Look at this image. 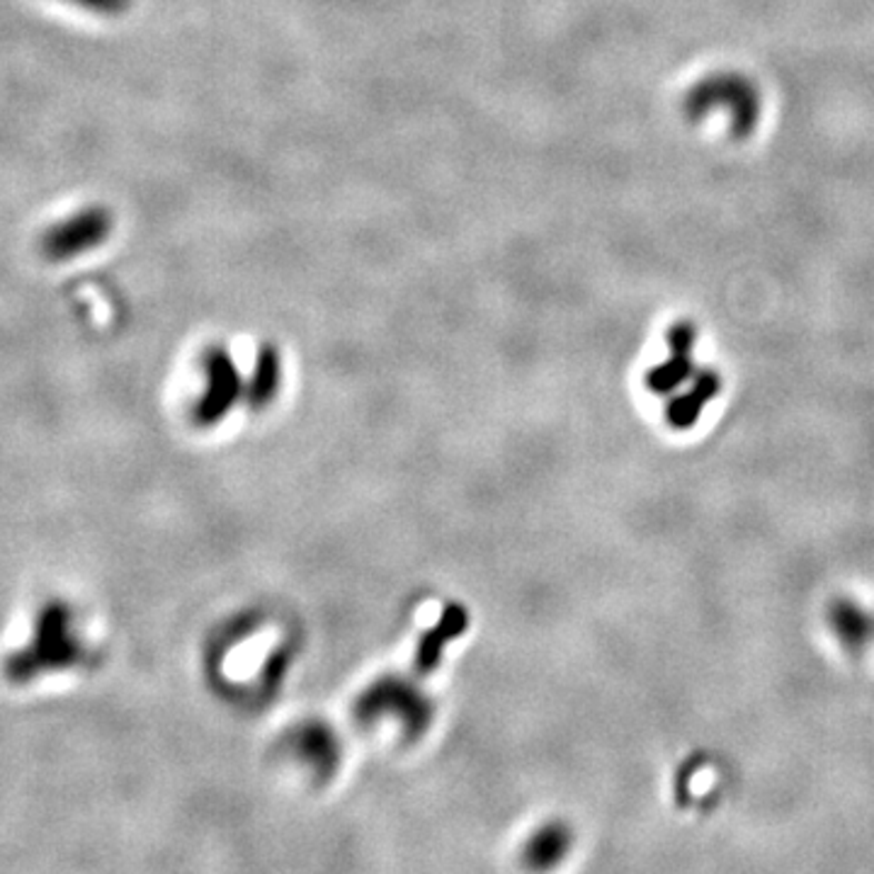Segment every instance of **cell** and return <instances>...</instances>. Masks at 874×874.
<instances>
[{"label": "cell", "instance_id": "cell-1", "mask_svg": "<svg viewBox=\"0 0 874 874\" xmlns=\"http://www.w3.org/2000/svg\"><path fill=\"white\" fill-rule=\"evenodd\" d=\"M114 231V214L106 204H88L51 224L39 239V253L49 263H69L106 245Z\"/></svg>", "mask_w": 874, "mask_h": 874}, {"label": "cell", "instance_id": "cell-2", "mask_svg": "<svg viewBox=\"0 0 874 874\" xmlns=\"http://www.w3.org/2000/svg\"><path fill=\"white\" fill-rule=\"evenodd\" d=\"M714 394H716V382L712 380V376H707V380L697 382L695 389L690 391V394H685V396H681V399H675V401L671 403V421H673L677 428L693 425V423L697 421V415H700L702 406H704V401L712 399Z\"/></svg>", "mask_w": 874, "mask_h": 874}, {"label": "cell", "instance_id": "cell-3", "mask_svg": "<svg viewBox=\"0 0 874 874\" xmlns=\"http://www.w3.org/2000/svg\"><path fill=\"white\" fill-rule=\"evenodd\" d=\"M61 3L81 8L86 12H93V16L120 18V16H124V12L132 10L134 0H61Z\"/></svg>", "mask_w": 874, "mask_h": 874}]
</instances>
